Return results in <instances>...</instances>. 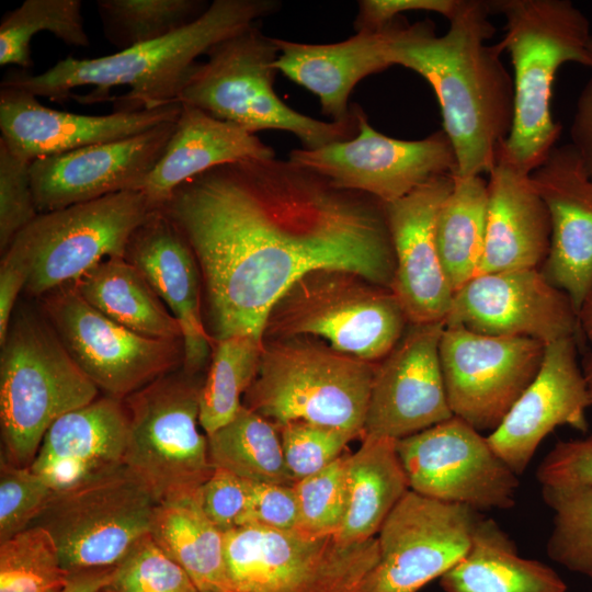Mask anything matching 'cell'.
Here are the masks:
<instances>
[{
  "instance_id": "obj_1",
  "label": "cell",
  "mask_w": 592,
  "mask_h": 592,
  "mask_svg": "<svg viewBox=\"0 0 592 592\" xmlns=\"http://www.w3.org/2000/svg\"><path fill=\"white\" fill-rule=\"evenodd\" d=\"M159 209L195 255L213 342L263 340L274 303L316 269L352 271L389 289L392 283L384 204L289 159L213 168L179 185Z\"/></svg>"
},
{
  "instance_id": "obj_2",
  "label": "cell",
  "mask_w": 592,
  "mask_h": 592,
  "mask_svg": "<svg viewBox=\"0 0 592 592\" xmlns=\"http://www.w3.org/2000/svg\"><path fill=\"white\" fill-rule=\"evenodd\" d=\"M488 1L459 0L444 35L431 20L409 24L399 16L387 46L390 66L423 77L432 87L453 146V177L489 173L513 121V79L500 55V44L487 43L496 33Z\"/></svg>"
},
{
  "instance_id": "obj_3",
  "label": "cell",
  "mask_w": 592,
  "mask_h": 592,
  "mask_svg": "<svg viewBox=\"0 0 592 592\" xmlns=\"http://www.w3.org/2000/svg\"><path fill=\"white\" fill-rule=\"evenodd\" d=\"M272 0H215L190 25L160 39L96 58L66 57L33 75L11 70L1 87L37 98L82 104L112 101L114 111L150 110L177 103L196 58L277 9Z\"/></svg>"
},
{
  "instance_id": "obj_4",
  "label": "cell",
  "mask_w": 592,
  "mask_h": 592,
  "mask_svg": "<svg viewBox=\"0 0 592 592\" xmlns=\"http://www.w3.org/2000/svg\"><path fill=\"white\" fill-rule=\"evenodd\" d=\"M491 13L505 19L499 43L513 66V121L498 151L531 174L557 146L562 126L551 99L557 71L567 62L592 66L590 21L570 0H492Z\"/></svg>"
},
{
  "instance_id": "obj_5",
  "label": "cell",
  "mask_w": 592,
  "mask_h": 592,
  "mask_svg": "<svg viewBox=\"0 0 592 592\" xmlns=\"http://www.w3.org/2000/svg\"><path fill=\"white\" fill-rule=\"evenodd\" d=\"M375 366L311 337L264 339L242 405L274 425L305 421L363 437Z\"/></svg>"
},
{
  "instance_id": "obj_6",
  "label": "cell",
  "mask_w": 592,
  "mask_h": 592,
  "mask_svg": "<svg viewBox=\"0 0 592 592\" xmlns=\"http://www.w3.org/2000/svg\"><path fill=\"white\" fill-rule=\"evenodd\" d=\"M0 354V424L4 455L30 467L61 415L99 396L43 312L20 307Z\"/></svg>"
},
{
  "instance_id": "obj_7",
  "label": "cell",
  "mask_w": 592,
  "mask_h": 592,
  "mask_svg": "<svg viewBox=\"0 0 592 592\" xmlns=\"http://www.w3.org/2000/svg\"><path fill=\"white\" fill-rule=\"evenodd\" d=\"M207 60L196 62L178 102L255 134L278 129L294 134L305 149L352 138L355 117L326 122L286 105L273 89L278 48L275 38L252 25L213 46Z\"/></svg>"
},
{
  "instance_id": "obj_8",
  "label": "cell",
  "mask_w": 592,
  "mask_h": 592,
  "mask_svg": "<svg viewBox=\"0 0 592 592\" xmlns=\"http://www.w3.org/2000/svg\"><path fill=\"white\" fill-rule=\"evenodd\" d=\"M408 320L394 293L342 269H316L297 278L272 306L264 339L319 338L371 363L401 339Z\"/></svg>"
},
{
  "instance_id": "obj_9",
  "label": "cell",
  "mask_w": 592,
  "mask_h": 592,
  "mask_svg": "<svg viewBox=\"0 0 592 592\" xmlns=\"http://www.w3.org/2000/svg\"><path fill=\"white\" fill-rule=\"evenodd\" d=\"M202 384L181 368L124 399L129 420L124 463L157 503L196 491L214 470L207 436L198 429Z\"/></svg>"
},
{
  "instance_id": "obj_10",
  "label": "cell",
  "mask_w": 592,
  "mask_h": 592,
  "mask_svg": "<svg viewBox=\"0 0 592 592\" xmlns=\"http://www.w3.org/2000/svg\"><path fill=\"white\" fill-rule=\"evenodd\" d=\"M231 592H358L378 560L377 538L239 526L224 533Z\"/></svg>"
},
{
  "instance_id": "obj_11",
  "label": "cell",
  "mask_w": 592,
  "mask_h": 592,
  "mask_svg": "<svg viewBox=\"0 0 592 592\" xmlns=\"http://www.w3.org/2000/svg\"><path fill=\"white\" fill-rule=\"evenodd\" d=\"M151 210L141 191H124L38 214L9 246L29 264L24 292L41 298L107 259L125 258L132 235Z\"/></svg>"
},
{
  "instance_id": "obj_12",
  "label": "cell",
  "mask_w": 592,
  "mask_h": 592,
  "mask_svg": "<svg viewBox=\"0 0 592 592\" xmlns=\"http://www.w3.org/2000/svg\"><path fill=\"white\" fill-rule=\"evenodd\" d=\"M156 500L123 466L54 492L32 526L54 539L68 571L115 567L150 533Z\"/></svg>"
},
{
  "instance_id": "obj_13",
  "label": "cell",
  "mask_w": 592,
  "mask_h": 592,
  "mask_svg": "<svg viewBox=\"0 0 592 592\" xmlns=\"http://www.w3.org/2000/svg\"><path fill=\"white\" fill-rule=\"evenodd\" d=\"M45 315L64 346L104 395L124 400L183 364V341L153 339L110 319L72 284L43 297Z\"/></svg>"
},
{
  "instance_id": "obj_14",
  "label": "cell",
  "mask_w": 592,
  "mask_h": 592,
  "mask_svg": "<svg viewBox=\"0 0 592 592\" xmlns=\"http://www.w3.org/2000/svg\"><path fill=\"white\" fill-rule=\"evenodd\" d=\"M356 119L357 132L352 138L317 149H294L288 159L338 187L364 193L383 204L432 179L456 173L455 152L443 129L419 140H402L374 129L360 109Z\"/></svg>"
},
{
  "instance_id": "obj_15",
  "label": "cell",
  "mask_w": 592,
  "mask_h": 592,
  "mask_svg": "<svg viewBox=\"0 0 592 592\" xmlns=\"http://www.w3.org/2000/svg\"><path fill=\"white\" fill-rule=\"evenodd\" d=\"M482 516L470 506L407 491L376 536L378 560L358 592H418L467 554Z\"/></svg>"
},
{
  "instance_id": "obj_16",
  "label": "cell",
  "mask_w": 592,
  "mask_h": 592,
  "mask_svg": "<svg viewBox=\"0 0 592 592\" xmlns=\"http://www.w3.org/2000/svg\"><path fill=\"white\" fill-rule=\"evenodd\" d=\"M397 453L417 493L479 512L515 504L517 476L487 436L455 415L398 440Z\"/></svg>"
},
{
  "instance_id": "obj_17",
  "label": "cell",
  "mask_w": 592,
  "mask_h": 592,
  "mask_svg": "<svg viewBox=\"0 0 592 592\" xmlns=\"http://www.w3.org/2000/svg\"><path fill=\"white\" fill-rule=\"evenodd\" d=\"M544 351L533 339L445 326L440 361L453 415L479 432L496 430L535 378Z\"/></svg>"
},
{
  "instance_id": "obj_18",
  "label": "cell",
  "mask_w": 592,
  "mask_h": 592,
  "mask_svg": "<svg viewBox=\"0 0 592 592\" xmlns=\"http://www.w3.org/2000/svg\"><path fill=\"white\" fill-rule=\"evenodd\" d=\"M444 323L481 334L528 338L544 345L576 337L579 330L570 297L538 267L474 276L454 293Z\"/></svg>"
},
{
  "instance_id": "obj_19",
  "label": "cell",
  "mask_w": 592,
  "mask_h": 592,
  "mask_svg": "<svg viewBox=\"0 0 592 592\" xmlns=\"http://www.w3.org/2000/svg\"><path fill=\"white\" fill-rule=\"evenodd\" d=\"M444 327L409 323L395 348L376 363L364 435L398 441L453 417L440 361Z\"/></svg>"
},
{
  "instance_id": "obj_20",
  "label": "cell",
  "mask_w": 592,
  "mask_h": 592,
  "mask_svg": "<svg viewBox=\"0 0 592 592\" xmlns=\"http://www.w3.org/2000/svg\"><path fill=\"white\" fill-rule=\"evenodd\" d=\"M177 119L127 138L32 161L31 184L38 213L139 191L161 158Z\"/></svg>"
},
{
  "instance_id": "obj_21",
  "label": "cell",
  "mask_w": 592,
  "mask_h": 592,
  "mask_svg": "<svg viewBox=\"0 0 592 592\" xmlns=\"http://www.w3.org/2000/svg\"><path fill=\"white\" fill-rule=\"evenodd\" d=\"M591 408L576 337L545 345L540 367L504 417L487 436L492 449L516 475L528 467L539 444L556 428L568 425L585 433Z\"/></svg>"
},
{
  "instance_id": "obj_22",
  "label": "cell",
  "mask_w": 592,
  "mask_h": 592,
  "mask_svg": "<svg viewBox=\"0 0 592 592\" xmlns=\"http://www.w3.org/2000/svg\"><path fill=\"white\" fill-rule=\"evenodd\" d=\"M453 184V175L437 177L384 204L395 255L390 291L408 323L444 322L452 307L455 292L439 257L434 225Z\"/></svg>"
},
{
  "instance_id": "obj_23",
  "label": "cell",
  "mask_w": 592,
  "mask_h": 592,
  "mask_svg": "<svg viewBox=\"0 0 592 592\" xmlns=\"http://www.w3.org/2000/svg\"><path fill=\"white\" fill-rule=\"evenodd\" d=\"M181 103L138 111L84 115L45 106L25 90L1 87L0 130L8 148L32 162L38 158L127 138L175 121Z\"/></svg>"
},
{
  "instance_id": "obj_24",
  "label": "cell",
  "mask_w": 592,
  "mask_h": 592,
  "mask_svg": "<svg viewBox=\"0 0 592 592\" xmlns=\"http://www.w3.org/2000/svg\"><path fill=\"white\" fill-rule=\"evenodd\" d=\"M530 177L550 219L543 272L578 312L592 286V178L570 143L557 145Z\"/></svg>"
},
{
  "instance_id": "obj_25",
  "label": "cell",
  "mask_w": 592,
  "mask_h": 592,
  "mask_svg": "<svg viewBox=\"0 0 592 592\" xmlns=\"http://www.w3.org/2000/svg\"><path fill=\"white\" fill-rule=\"evenodd\" d=\"M125 259L140 271L178 320L184 349L182 368L196 376L210 360L214 342L204 323L202 276L190 244L158 208L132 235Z\"/></svg>"
},
{
  "instance_id": "obj_26",
  "label": "cell",
  "mask_w": 592,
  "mask_h": 592,
  "mask_svg": "<svg viewBox=\"0 0 592 592\" xmlns=\"http://www.w3.org/2000/svg\"><path fill=\"white\" fill-rule=\"evenodd\" d=\"M128 433L124 400L103 395L57 419L30 468L62 491L125 466Z\"/></svg>"
},
{
  "instance_id": "obj_27",
  "label": "cell",
  "mask_w": 592,
  "mask_h": 592,
  "mask_svg": "<svg viewBox=\"0 0 592 592\" xmlns=\"http://www.w3.org/2000/svg\"><path fill=\"white\" fill-rule=\"evenodd\" d=\"M396 21V20H395ZM395 21L378 31H362L334 44H303L275 38L277 71L319 98L333 122L355 117L349 107L354 87L365 77L390 67L387 46Z\"/></svg>"
},
{
  "instance_id": "obj_28",
  "label": "cell",
  "mask_w": 592,
  "mask_h": 592,
  "mask_svg": "<svg viewBox=\"0 0 592 592\" xmlns=\"http://www.w3.org/2000/svg\"><path fill=\"white\" fill-rule=\"evenodd\" d=\"M486 242L478 274L539 267L550 246V219L531 177L497 157L488 173Z\"/></svg>"
},
{
  "instance_id": "obj_29",
  "label": "cell",
  "mask_w": 592,
  "mask_h": 592,
  "mask_svg": "<svg viewBox=\"0 0 592 592\" xmlns=\"http://www.w3.org/2000/svg\"><path fill=\"white\" fill-rule=\"evenodd\" d=\"M272 158L274 150L255 134L181 104L173 134L139 191L151 208L158 209L179 185L213 168Z\"/></svg>"
},
{
  "instance_id": "obj_30",
  "label": "cell",
  "mask_w": 592,
  "mask_h": 592,
  "mask_svg": "<svg viewBox=\"0 0 592 592\" xmlns=\"http://www.w3.org/2000/svg\"><path fill=\"white\" fill-rule=\"evenodd\" d=\"M445 592H566L559 574L544 562L523 558L492 519L478 522L467 554L440 578Z\"/></svg>"
},
{
  "instance_id": "obj_31",
  "label": "cell",
  "mask_w": 592,
  "mask_h": 592,
  "mask_svg": "<svg viewBox=\"0 0 592 592\" xmlns=\"http://www.w3.org/2000/svg\"><path fill=\"white\" fill-rule=\"evenodd\" d=\"M349 502L334 537L360 544L378 534L383 523L410 490L397 453V440L364 435L358 449L349 454Z\"/></svg>"
},
{
  "instance_id": "obj_32",
  "label": "cell",
  "mask_w": 592,
  "mask_h": 592,
  "mask_svg": "<svg viewBox=\"0 0 592 592\" xmlns=\"http://www.w3.org/2000/svg\"><path fill=\"white\" fill-rule=\"evenodd\" d=\"M150 535L187 572L198 591L231 592L224 533L203 511L197 490L157 503Z\"/></svg>"
},
{
  "instance_id": "obj_33",
  "label": "cell",
  "mask_w": 592,
  "mask_h": 592,
  "mask_svg": "<svg viewBox=\"0 0 592 592\" xmlns=\"http://www.w3.org/2000/svg\"><path fill=\"white\" fill-rule=\"evenodd\" d=\"M72 285L91 306L127 329L153 339L183 341L178 320L125 258L101 262Z\"/></svg>"
},
{
  "instance_id": "obj_34",
  "label": "cell",
  "mask_w": 592,
  "mask_h": 592,
  "mask_svg": "<svg viewBox=\"0 0 592 592\" xmlns=\"http://www.w3.org/2000/svg\"><path fill=\"white\" fill-rule=\"evenodd\" d=\"M454 184L440 206L434 235L439 257L454 292L478 273L483 254L488 184L481 175L453 177Z\"/></svg>"
},
{
  "instance_id": "obj_35",
  "label": "cell",
  "mask_w": 592,
  "mask_h": 592,
  "mask_svg": "<svg viewBox=\"0 0 592 592\" xmlns=\"http://www.w3.org/2000/svg\"><path fill=\"white\" fill-rule=\"evenodd\" d=\"M207 436L209 462L250 482L294 485L276 426L246 408Z\"/></svg>"
},
{
  "instance_id": "obj_36",
  "label": "cell",
  "mask_w": 592,
  "mask_h": 592,
  "mask_svg": "<svg viewBox=\"0 0 592 592\" xmlns=\"http://www.w3.org/2000/svg\"><path fill=\"white\" fill-rule=\"evenodd\" d=\"M263 340L235 335L213 343L207 375L200 391V424L209 435L230 422L255 378Z\"/></svg>"
},
{
  "instance_id": "obj_37",
  "label": "cell",
  "mask_w": 592,
  "mask_h": 592,
  "mask_svg": "<svg viewBox=\"0 0 592 592\" xmlns=\"http://www.w3.org/2000/svg\"><path fill=\"white\" fill-rule=\"evenodd\" d=\"M80 0H25L7 12L0 23V65L32 67L31 41L39 32H50L71 46L86 47Z\"/></svg>"
},
{
  "instance_id": "obj_38",
  "label": "cell",
  "mask_w": 592,
  "mask_h": 592,
  "mask_svg": "<svg viewBox=\"0 0 592 592\" xmlns=\"http://www.w3.org/2000/svg\"><path fill=\"white\" fill-rule=\"evenodd\" d=\"M96 7L106 39L119 52L190 25L209 4L201 0H98Z\"/></svg>"
},
{
  "instance_id": "obj_39",
  "label": "cell",
  "mask_w": 592,
  "mask_h": 592,
  "mask_svg": "<svg viewBox=\"0 0 592 592\" xmlns=\"http://www.w3.org/2000/svg\"><path fill=\"white\" fill-rule=\"evenodd\" d=\"M542 497L554 512L548 557L592 580V486H542Z\"/></svg>"
},
{
  "instance_id": "obj_40",
  "label": "cell",
  "mask_w": 592,
  "mask_h": 592,
  "mask_svg": "<svg viewBox=\"0 0 592 592\" xmlns=\"http://www.w3.org/2000/svg\"><path fill=\"white\" fill-rule=\"evenodd\" d=\"M71 572L64 568L54 539L41 526L0 543V592H62Z\"/></svg>"
},
{
  "instance_id": "obj_41",
  "label": "cell",
  "mask_w": 592,
  "mask_h": 592,
  "mask_svg": "<svg viewBox=\"0 0 592 592\" xmlns=\"http://www.w3.org/2000/svg\"><path fill=\"white\" fill-rule=\"evenodd\" d=\"M349 454H342L323 469L294 483L298 504L297 531L326 536L335 535L349 502Z\"/></svg>"
},
{
  "instance_id": "obj_42",
  "label": "cell",
  "mask_w": 592,
  "mask_h": 592,
  "mask_svg": "<svg viewBox=\"0 0 592 592\" xmlns=\"http://www.w3.org/2000/svg\"><path fill=\"white\" fill-rule=\"evenodd\" d=\"M103 592H198L187 572L149 534L114 567Z\"/></svg>"
},
{
  "instance_id": "obj_43",
  "label": "cell",
  "mask_w": 592,
  "mask_h": 592,
  "mask_svg": "<svg viewBox=\"0 0 592 592\" xmlns=\"http://www.w3.org/2000/svg\"><path fill=\"white\" fill-rule=\"evenodd\" d=\"M275 426L286 468L295 482L330 465L356 439L346 431L305 421Z\"/></svg>"
},
{
  "instance_id": "obj_44",
  "label": "cell",
  "mask_w": 592,
  "mask_h": 592,
  "mask_svg": "<svg viewBox=\"0 0 592 592\" xmlns=\"http://www.w3.org/2000/svg\"><path fill=\"white\" fill-rule=\"evenodd\" d=\"M53 494L50 486L30 467L1 457L0 543L31 527Z\"/></svg>"
},
{
  "instance_id": "obj_45",
  "label": "cell",
  "mask_w": 592,
  "mask_h": 592,
  "mask_svg": "<svg viewBox=\"0 0 592 592\" xmlns=\"http://www.w3.org/2000/svg\"><path fill=\"white\" fill-rule=\"evenodd\" d=\"M31 162L0 140V250L3 253L38 210L31 184Z\"/></svg>"
},
{
  "instance_id": "obj_46",
  "label": "cell",
  "mask_w": 592,
  "mask_h": 592,
  "mask_svg": "<svg viewBox=\"0 0 592 592\" xmlns=\"http://www.w3.org/2000/svg\"><path fill=\"white\" fill-rule=\"evenodd\" d=\"M251 482L221 468L197 489V498L207 517L226 533L239 526L246 511Z\"/></svg>"
},
{
  "instance_id": "obj_47",
  "label": "cell",
  "mask_w": 592,
  "mask_h": 592,
  "mask_svg": "<svg viewBox=\"0 0 592 592\" xmlns=\"http://www.w3.org/2000/svg\"><path fill=\"white\" fill-rule=\"evenodd\" d=\"M297 525L298 504L294 485L251 482L239 526L294 531Z\"/></svg>"
},
{
  "instance_id": "obj_48",
  "label": "cell",
  "mask_w": 592,
  "mask_h": 592,
  "mask_svg": "<svg viewBox=\"0 0 592 592\" xmlns=\"http://www.w3.org/2000/svg\"><path fill=\"white\" fill-rule=\"evenodd\" d=\"M536 478L540 486H592V433L558 441L540 462Z\"/></svg>"
},
{
  "instance_id": "obj_49",
  "label": "cell",
  "mask_w": 592,
  "mask_h": 592,
  "mask_svg": "<svg viewBox=\"0 0 592 592\" xmlns=\"http://www.w3.org/2000/svg\"><path fill=\"white\" fill-rule=\"evenodd\" d=\"M459 0H362L354 26L357 32L378 31L389 25L407 11H429L447 20L455 12Z\"/></svg>"
},
{
  "instance_id": "obj_50",
  "label": "cell",
  "mask_w": 592,
  "mask_h": 592,
  "mask_svg": "<svg viewBox=\"0 0 592 592\" xmlns=\"http://www.w3.org/2000/svg\"><path fill=\"white\" fill-rule=\"evenodd\" d=\"M29 264L23 255L9 247L0 265V344L7 338L18 297L29 278Z\"/></svg>"
},
{
  "instance_id": "obj_51",
  "label": "cell",
  "mask_w": 592,
  "mask_h": 592,
  "mask_svg": "<svg viewBox=\"0 0 592 592\" xmlns=\"http://www.w3.org/2000/svg\"><path fill=\"white\" fill-rule=\"evenodd\" d=\"M592 58V39L590 43ZM592 69V66H591ZM571 146L592 178V75L581 90L570 127Z\"/></svg>"
},
{
  "instance_id": "obj_52",
  "label": "cell",
  "mask_w": 592,
  "mask_h": 592,
  "mask_svg": "<svg viewBox=\"0 0 592 592\" xmlns=\"http://www.w3.org/2000/svg\"><path fill=\"white\" fill-rule=\"evenodd\" d=\"M113 572L114 567L72 571L62 592H100L110 583Z\"/></svg>"
},
{
  "instance_id": "obj_53",
  "label": "cell",
  "mask_w": 592,
  "mask_h": 592,
  "mask_svg": "<svg viewBox=\"0 0 592 592\" xmlns=\"http://www.w3.org/2000/svg\"><path fill=\"white\" fill-rule=\"evenodd\" d=\"M579 330L592 345V286L578 310Z\"/></svg>"
},
{
  "instance_id": "obj_54",
  "label": "cell",
  "mask_w": 592,
  "mask_h": 592,
  "mask_svg": "<svg viewBox=\"0 0 592 592\" xmlns=\"http://www.w3.org/2000/svg\"><path fill=\"white\" fill-rule=\"evenodd\" d=\"M582 371L584 374L588 391L590 395L591 407H592V353L587 356L583 361Z\"/></svg>"
},
{
  "instance_id": "obj_55",
  "label": "cell",
  "mask_w": 592,
  "mask_h": 592,
  "mask_svg": "<svg viewBox=\"0 0 592 592\" xmlns=\"http://www.w3.org/2000/svg\"><path fill=\"white\" fill-rule=\"evenodd\" d=\"M198 592H224V591H198Z\"/></svg>"
},
{
  "instance_id": "obj_56",
  "label": "cell",
  "mask_w": 592,
  "mask_h": 592,
  "mask_svg": "<svg viewBox=\"0 0 592 592\" xmlns=\"http://www.w3.org/2000/svg\"><path fill=\"white\" fill-rule=\"evenodd\" d=\"M100 592H103V591H100Z\"/></svg>"
}]
</instances>
